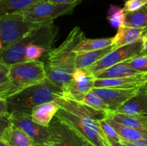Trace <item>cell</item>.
Wrapping results in <instances>:
<instances>
[{
  "instance_id": "obj_35",
  "label": "cell",
  "mask_w": 147,
  "mask_h": 146,
  "mask_svg": "<svg viewBox=\"0 0 147 146\" xmlns=\"http://www.w3.org/2000/svg\"><path fill=\"white\" fill-rule=\"evenodd\" d=\"M112 145H113V146H129L123 143H112Z\"/></svg>"
},
{
  "instance_id": "obj_20",
  "label": "cell",
  "mask_w": 147,
  "mask_h": 146,
  "mask_svg": "<svg viewBox=\"0 0 147 146\" xmlns=\"http://www.w3.org/2000/svg\"><path fill=\"white\" fill-rule=\"evenodd\" d=\"M113 50L114 47L111 45L101 50L77 53L76 60V69L88 68L93 64H96L97 62L100 61L106 54L113 51Z\"/></svg>"
},
{
  "instance_id": "obj_5",
  "label": "cell",
  "mask_w": 147,
  "mask_h": 146,
  "mask_svg": "<svg viewBox=\"0 0 147 146\" xmlns=\"http://www.w3.org/2000/svg\"><path fill=\"white\" fill-rule=\"evenodd\" d=\"M53 22V21H52ZM50 22L30 21L21 12H13L0 17V53L14 45L32 32Z\"/></svg>"
},
{
  "instance_id": "obj_13",
  "label": "cell",
  "mask_w": 147,
  "mask_h": 146,
  "mask_svg": "<svg viewBox=\"0 0 147 146\" xmlns=\"http://www.w3.org/2000/svg\"><path fill=\"white\" fill-rule=\"evenodd\" d=\"M139 88L119 89L102 87L93 88V90L97 93L108 104L110 112H116L118 109L126 102L129 99L137 92Z\"/></svg>"
},
{
  "instance_id": "obj_29",
  "label": "cell",
  "mask_w": 147,
  "mask_h": 146,
  "mask_svg": "<svg viewBox=\"0 0 147 146\" xmlns=\"http://www.w3.org/2000/svg\"><path fill=\"white\" fill-rule=\"evenodd\" d=\"M100 125H101V127L105 134L107 136L108 139L111 144L113 143H121V137L119 135V134L116 133L113 127L106 121V120L100 121Z\"/></svg>"
},
{
  "instance_id": "obj_30",
  "label": "cell",
  "mask_w": 147,
  "mask_h": 146,
  "mask_svg": "<svg viewBox=\"0 0 147 146\" xmlns=\"http://www.w3.org/2000/svg\"><path fill=\"white\" fill-rule=\"evenodd\" d=\"M147 4V0H126L124 1L123 9L125 12L139 9Z\"/></svg>"
},
{
  "instance_id": "obj_32",
  "label": "cell",
  "mask_w": 147,
  "mask_h": 146,
  "mask_svg": "<svg viewBox=\"0 0 147 146\" xmlns=\"http://www.w3.org/2000/svg\"><path fill=\"white\" fill-rule=\"evenodd\" d=\"M121 143L127 145L129 146H147V140H136V141H125L122 140Z\"/></svg>"
},
{
  "instance_id": "obj_15",
  "label": "cell",
  "mask_w": 147,
  "mask_h": 146,
  "mask_svg": "<svg viewBox=\"0 0 147 146\" xmlns=\"http://www.w3.org/2000/svg\"><path fill=\"white\" fill-rule=\"evenodd\" d=\"M122 114L147 115V88L146 84L139 87L137 92L123 103L116 112Z\"/></svg>"
},
{
  "instance_id": "obj_38",
  "label": "cell",
  "mask_w": 147,
  "mask_h": 146,
  "mask_svg": "<svg viewBox=\"0 0 147 146\" xmlns=\"http://www.w3.org/2000/svg\"><path fill=\"white\" fill-rule=\"evenodd\" d=\"M146 88H147V82H146Z\"/></svg>"
},
{
  "instance_id": "obj_37",
  "label": "cell",
  "mask_w": 147,
  "mask_h": 146,
  "mask_svg": "<svg viewBox=\"0 0 147 146\" xmlns=\"http://www.w3.org/2000/svg\"><path fill=\"white\" fill-rule=\"evenodd\" d=\"M34 146H53V145H45V144H35V143H34Z\"/></svg>"
},
{
  "instance_id": "obj_7",
  "label": "cell",
  "mask_w": 147,
  "mask_h": 146,
  "mask_svg": "<svg viewBox=\"0 0 147 146\" xmlns=\"http://www.w3.org/2000/svg\"><path fill=\"white\" fill-rule=\"evenodd\" d=\"M81 1L75 4H57L42 1L32 6L24 11H20L25 18L36 23L52 22L58 17L71 14Z\"/></svg>"
},
{
  "instance_id": "obj_2",
  "label": "cell",
  "mask_w": 147,
  "mask_h": 146,
  "mask_svg": "<svg viewBox=\"0 0 147 146\" xmlns=\"http://www.w3.org/2000/svg\"><path fill=\"white\" fill-rule=\"evenodd\" d=\"M57 34L58 27L53 21L48 23L0 53V62L11 66L22 62L38 60L53 50Z\"/></svg>"
},
{
  "instance_id": "obj_16",
  "label": "cell",
  "mask_w": 147,
  "mask_h": 146,
  "mask_svg": "<svg viewBox=\"0 0 147 146\" xmlns=\"http://www.w3.org/2000/svg\"><path fill=\"white\" fill-rule=\"evenodd\" d=\"M0 140L5 142L8 146H34V145L32 139L12 123L1 130Z\"/></svg>"
},
{
  "instance_id": "obj_19",
  "label": "cell",
  "mask_w": 147,
  "mask_h": 146,
  "mask_svg": "<svg viewBox=\"0 0 147 146\" xmlns=\"http://www.w3.org/2000/svg\"><path fill=\"white\" fill-rule=\"evenodd\" d=\"M108 117L123 125L140 130L147 133V115H126L109 112Z\"/></svg>"
},
{
  "instance_id": "obj_22",
  "label": "cell",
  "mask_w": 147,
  "mask_h": 146,
  "mask_svg": "<svg viewBox=\"0 0 147 146\" xmlns=\"http://www.w3.org/2000/svg\"><path fill=\"white\" fill-rule=\"evenodd\" d=\"M106 121L113 127L122 140L125 141H136V140H147V133L140 130L123 125L115 121L111 117H107Z\"/></svg>"
},
{
  "instance_id": "obj_36",
  "label": "cell",
  "mask_w": 147,
  "mask_h": 146,
  "mask_svg": "<svg viewBox=\"0 0 147 146\" xmlns=\"http://www.w3.org/2000/svg\"><path fill=\"white\" fill-rule=\"evenodd\" d=\"M0 146H8V145H7V144L5 143V142L0 140Z\"/></svg>"
},
{
  "instance_id": "obj_25",
  "label": "cell",
  "mask_w": 147,
  "mask_h": 146,
  "mask_svg": "<svg viewBox=\"0 0 147 146\" xmlns=\"http://www.w3.org/2000/svg\"><path fill=\"white\" fill-rule=\"evenodd\" d=\"M124 25L147 28V4L136 11L125 12Z\"/></svg>"
},
{
  "instance_id": "obj_31",
  "label": "cell",
  "mask_w": 147,
  "mask_h": 146,
  "mask_svg": "<svg viewBox=\"0 0 147 146\" xmlns=\"http://www.w3.org/2000/svg\"><path fill=\"white\" fill-rule=\"evenodd\" d=\"M10 66L0 62V85L7 82L9 80Z\"/></svg>"
},
{
  "instance_id": "obj_10",
  "label": "cell",
  "mask_w": 147,
  "mask_h": 146,
  "mask_svg": "<svg viewBox=\"0 0 147 146\" xmlns=\"http://www.w3.org/2000/svg\"><path fill=\"white\" fill-rule=\"evenodd\" d=\"M10 120L14 125L28 135L35 144L53 145L50 127L36 123L32 120L31 115L23 113H11Z\"/></svg>"
},
{
  "instance_id": "obj_14",
  "label": "cell",
  "mask_w": 147,
  "mask_h": 146,
  "mask_svg": "<svg viewBox=\"0 0 147 146\" xmlns=\"http://www.w3.org/2000/svg\"><path fill=\"white\" fill-rule=\"evenodd\" d=\"M147 82V73L130 77H118V78L96 79L94 82V88L134 89L139 88Z\"/></svg>"
},
{
  "instance_id": "obj_8",
  "label": "cell",
  "mask_w": 147,
  "mask_h": 146,
  "mask_svg": "<svg viewBox=\"0 0 147 146\" xmlns=\"http://www.w3.org/2000/svg\"><path fill=\"white\" fill-rule=\"evenodd\" d=\"M143 49L144 40L142 37L135 42L113 50V51L106 54L100 61L97 62L96 64H93L87 69L95 76L105 69L123 62L127 61L142 54Z\"/></svg>"
},
{
  "instance_id": "obj_11",
  "label": "cell",
  "mask_w": 147,
  "mask_h": 146,
  "mask_svg": "<svg viewBox=\"0 0 147 146\" xmlns=\"http://www.w3.org/2000/svg\"><path fill=\"white\" fill-rule=\"evenodd\" d=\"M95 76L87 68L76 69L70 84L63 90V97L82 102L85 94L94 88Z\"/></svg>"
},
{
  "instance_id": "obj_12",
  "label": "cell",
  "mask_w": 147,
  "mask_h": 146,
  "mask_svg": "<svg viewBox=\"0 0 147 146\" xmlns=\"http://www.w3.org/2000/svg\"><path fill=\"white\" fill-rule=\"evenodd\" d=\"M61 108L67 110L73 114L84 118H90L100 122L107 118L109 112L96 110L80 102L66 97H60L55 100Z\"/></svg>"
},
{
  "instance_id": "obj_28",
  "label": "cell",
  "mask_w": 147,
  "mask_h": 146,
  "mask_svg": "<svg viewBox=\"0 0 147 146\" xmlns=\"http://www.w3.org/2000/svg\"><path fill=\"white\" fill-rule=\"evenodd\" d=\"M126 62L134 70L142 74L147 73V56L141 54Z\"/></svg>"
},
{
  "instance_id": "obj_23",
  "label": "cell",
  "mask_w": 147,
  "mask_h": 146,
  "mask_svg": "<svg viewBox=\"0 0 147 146\" xmlns=\"http://www.w3.org/2000/svg\"><path fill=\"white\" fill-rule=\"evenodd\" d=\"M48 0H0V17L4 14L24 11L37 3Z\"/></svg>"
},
{
  "instance_id": "obj_4",
  "label": "cell",
  "mask_w": 147,
  "mask_h": 146,
  "mask_svg": "<svg viewBox=\"0 0 147 146\" xmlns=\"http://www.w3.org/2000/svg\"><path fill=\"white\" fill-rule=\"evenodd\" d=\"M47 79L45 64L40 60L24 61L9 67V80L0 85V99L9 97Z\"/></svg>"
},
{
  "instance_id": "obj_6",
  "label": "cell",
  "mask_w": 147,
  "mask_h": 146,
  "mask_svg": "<svg viewBox=\"0 0 147 146\" xmlns=\"http://www.w3.org/2000/svg\"><path fill=\"white\" fill-rule=\"evenodd\" d=\"M55 117L73 127L94 146H111L112 145L105 134L100 122L80 117L61 107Z\"/></svg>"
},
{
  "instance_id": "obj_9",
  "label": "cell",
  "mask_w": 147,
  "mask_h": 146,
  "mask_svg": "<svg viewBox=\"0 0 147 146\" xmlns=\"http://www.w3.org/2000/svg\"><path fill=\"white\" fill-rule=\"evenodd\" d=\"M53 146H94L67 123L55 117L49 126Z\"/></svg>"
},
{
  "instance_id": "obj_34",
  "label": "cell",
  "mask_w": 147,
  "mask_h": 146,
  "mask_svg": "<svg viewBox=\"0 0 147 146\" xmlns=\"http://www.w3.org/2000/svg\"><path fill=\"white\" fill-rule=\"evenodd\" d=\"M142 38H143L144 40V49L143 51H142V54L147 56V31Z\"/></svg>"
},
{
  "instance_id": "obj_17",
  "label": "cell",
  "mask_w": 147,
  "mask_h": 146,
  "mask_svg": "<svg viewBox=\"0 0 147 146\" xmlns=\"http://www.w3.org/2000/svg\"><path fill=\"white\" fill-rule=\"evenodd\" d=\"M60 109V106L55 101L42 103L32 109L31 117L37 124L44 127H49Z\"/></svg>"
},
{
  "instance_id": "obj_18",
  "label": "cell",
  "mask_w": 147,
  "mask_h": 146,
  "mask_svg": "<svg viewBox=\"0 0 147 146\" xmlns=\"http://www.w3.org/2000/svg\"><path fill=\"white\" fill-rule=\"evenodd\" d=\"M146 31L147 28L121 26L118 29L117 33L115 37H113V46L114 50L135 42L143 37Z\"/></svg>"
},
{
  "instance_id": "obj_26",
  "label": "cell",
  "mask_w": 147,
  "mask_h": 146,
  "mask_svg": "<svg viewBox=\"0 0 147 146\" xmlns=\"http://www.w3.org/2000/svg\"><path fill=\"white\" fill-rule=\"evenodd\" d=\"M80 102H83L93 108L96 110H103L106 112H110L109 107L106 102L98 95L96 92H95L93 90L85 94L83 100Z\"/></svg>"
},
{
  "instance_id": "obj_27",
  "label": "cell",
  "mask_w": 147,
  "mask_h": 146,
  "mask_svg": "<svg viewBox=\"0 0 147 146\" xmlns=\"http://www.w3.org/2000/svg\"><path fill=\"white\" fill-rule=\"evenodd\" d=\"M108 21L113 27L119 29L124 25L125 11L123 8L115 5H111L107 17Z\"/></svg>"
},
{
  "instance_id": "obj_21",
  "label": "cell",
  "mask_w": 147,
  "mask_h": 146,
  "mask_svg": "<svg viewBox=\"0 0 147 146\" xmlns=\"http://www.w3.org/2000/svg\"><path fill=\"white\" fill-rule=\"evenodd\" d=\"M136 70H134L130 65L125 61L119 64H115L112 67L102 70L95 75L96 79L118 78V77H130L142 74ZM145 74V73H144Z\"/></svg>"
},
{
  "instance_id": "obj_33",
  "label": "cell",
  "mask_w": 147,
  "mask_h": 146,
  "mask_svg": "<svg viewBox=\"0 0 147 146\" xmlns=\"http://www.w3.org/2000/svg\"><path fill=\"white\" fill-rule=\"evenodd\" d=\"M48 1L57 4H75L79 1H82L83 0H48Z\"/></svg>"
},
{
  "instance_id": "obj_1",
  "label": "cell",
  "mask_w": 147,
  "mask_h": 146,
  "mask_svg": "<svg viewBox=\"0 0 147 146\" xmlns=\"http://www.w3.org/2000/svg\"><path fill=\"white\" fill-rule=\"evenodd\" d=\"M85 37L81 29L76 27L70 31L65 41L57 48L47 53L45 70L47 79L63 90L70 84L76 70L77 53L74 50Z\"/></svg>"
},
{
  "instance_id": "obj_24",
  "label": "cell",
  "mask_w": 147,
  "mask_h": 146,
  "mask_svg": "<svg viewBox=\"0 0 147 146\" xmlns=\"http://www.w3.org/2000/svg\"><path fill=\"white\" fill-rule=\"evenodd\" d=\"M113 37L100 39H87L86 37L78 44L74 51L76 53L101 50L113 45Z\"/></svg>"
},
{
  "instance_id": "obj_3",
  "label": "cell",
  "mask_w": 147,
  "mask_h": 146,
  "mask_svg": "<svg viewBox=\"0 0 147 146\" xmlns=\"http://www.w3.org/2000/svg\"><path fill=\"white\" fill-rule=\"evenodd\" d=\"M63 96V89L45 79L9 97L6 101L9 114L23 113L31 115L34 107L47 102L55 101Z\"/></svg>"
}]
</instances>
